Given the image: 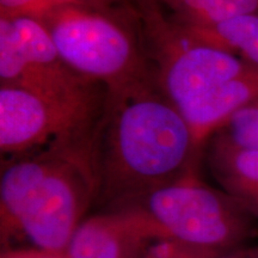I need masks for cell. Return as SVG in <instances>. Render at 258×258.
<instances>
[{
	"mask_svg": "<svg viewBox=\"0 0 258 258\" xmlns=\"http://www.w3.org/2000/svg\"><path fill=\"white\" fill-rule=\"evenodd\" d=\"M215 258H258L253 247L251 249H237L230 252L222 253Z\"/></svg>",
	"mask_w": 258,
	"mask_h": 258,
	"instance_id": "18",
	"label": "cell"
},
{
	"mask_svg": "<svg viewBox=\"0 0 258 258\" xmlns=\"http://www.w3.org/2000/svg\"><path fill=\"white\" fill-rule=\"evenodd\" d=\"M219 132L238 146L258 150V99L231 116Z\"/></svg>",
	"mask_w": 258,
	"mask_h": 258,
	"instance_id": "15",
	"label": "cell"
},
{
	"mask_svg": "<svg viewBox=\"0 0 258 258\" xmlns=\"http://www.w3.org/2000/svg\"><path fill=\"white\" fill-rule=\"evenodd\" d=\"M208 143V164L215 180L258 219V150L238 146L221 132Z\"/></svg>",
	"mask_w": 258,
	"mask_h": 258,
	"instance_id": "10",
	"label": "cell"
},
{
	"mask_svg": "<svg viewBox=\"0 0 258 258\" xmlns=\"http://www.w3.org/2000/svg\"><path fill=\"white\" fill-rule=\"evenodd\" d=\"M127 6H66L36 19L71 69L120 93L158 85L139 9Z\"/></svg>",
	"mask_w": 258,
	"mask_h": 258,
	"instance_id": "2",
	"label": "cell"
},
{
	"mask_svg": "<svg viewBox=\"0 0 258 258\" xmlns=\"http://www.w3.org/2000/svg\"><path fill=\"white\" fill-rule=\"evenodd\" d=\"M92 156L96 200L115 207L179 179L200 159L184 116L159 85L108 93Z\"/></svg>",
	"mask_w": 258,
	"mask_h": 258,
	"instance_id": "1",
	"label": "cell"
},
{
	"mask_svg": "<svg viewBox=\"0 0 258 258\" xmlns=\"http://www.w3.org/2000/svg\"><path fill=\"white\" fill-rule=\"evenodd\" d=\"M138 9L158 85L178 109L251 66L183 35L161 12L157 0H144Z\"/></svg>",
	"mask_w": 258,
	"mask_h": 258,
	"instance_id": "5",
	"label": "cell"
},
{
	"mask_svg": "<svg viewBox=\"0 0 258 258\" xmlns=\"http://www.w3.org/2000/svg\"><path fill=\"white\" fill-rule=\"evenodd\" d=\"M97 190L91 150H55L49 170L24 209L18 237L28 238L37 249L64 254Z\"/></svg>",
	"mask_w": 258,
	"mask_h": 258,
	"instance_id": "6",
	"label": "cell"
},
{
	"mask_svg": "<svg viewBox=\"0 0 258 258\" xmlns=\"http://www.w3.org/2000/svg\"><path fill=\"white\" fill-rule=\"evenodd\" d=\"M179 25L206 27L245 15H258V0H157Z\"/></svg>",
	"mask_w": 258,
	"mask_h": 258,
	"instance_id": "13",
	"label": "cell"
},
{
	"mask_svg": "<svg viewBox=\"0 0 258 258\" xmlns=\"http://www.w3.org/2000/svg\"><path fill=\"white\" fill-rule=\"evenodd\" d=\"M220 254L222 253L196 249L175 240H160L151 247L145 258H215Z\"/></svg>",
	"mask_w": 258,
	"mask_h": 258,
	"instance_id": "16",
	"label": "cell"
},
{
	"mask_svg": "<svg viewBox=\"0 0 258 258\" xmlns=\"http://www.w3.org/2000/svg\"><path fill=\"white\" fill-rule=\"evenodd\" d=\"M55 150L12 159L0 180V228L3 241L18 237V226L32 194L46 176Z\"/></svg>",
	"mask_w": 258,
	"mask_h": 258,
	"instance_id": "11",
	"label": "cell"
},
{
	"mask_svg": "<svg viewBox=\"0 0 258 258\" xmlns=\"http://www.w3.org/2000/svg\"><path fill=\"white\" fill-rule=\"evenodd\" d=\"M108 92L60 101L16 86H0V152L15 159L49 150L92 148Z\"/></svg>",
	"mask_w": 258,
	"mask_h": 258,
	"instance_id": "4",
	"label": "cell"
},
{
	"mask_svg": "<svg viewBox=\"0 0 258 258\" xmlns=\"http://www.w3.org/2000/svg\"><path fill=\"white\" fill-rule=\"evenodd\" d=\"M144 0H0V17L38 18L51 10L66 6H97L110 8L120 5H137Z\"/></svg>",
	"mask_w": 258,
	"mask_h": 258,
	"instance_id": "14",
	"label": "cell"
},
{
	"mask_svg": "<svg viewBox=\"0 0 258 258\" xmlns=\"http://www.w3.org/2000/svg\"><path fill=\"white\" fill-rule=\"evenodd\" d=\"M258 99V67L250 66L240 76L220 84L179 108L200 157L209 139L238 110Z\"/></svg>",
	"mask_w": 258,
	"mask_h": 258,
	"instance_id": "9",
	"label": "cell"
},
{
	"mask_svg": "<svg viewBox=\"0 0 258 258\" xmlns=\"http://www.w3.org/2000/svg\"><path fill=\"white\" fill-rule=\"evenodd\" d=\"M253 250H254V252H256L257 257H258V245H257V246H254V247H253Z\"/></svg>",
	"mask_w": 258,
	"mask_h": 258,
	"instance_id": "19",
	"label": "cell"
},
{
	"mask_svg": "<svg viewBox=\"0 0 258 258\" xmlns=\"http://www.w3.org/2000/svg\"><path fill=\"white\" fill-rule=\"evenodd\" d=\"M16 86L47 98L79 101L108 92L64 62L40 21L0 17V86Z\"/></svg>",
	"mask_w": 258,
	"mask_h": 258,
	"instance_id": "7",
	"label": "cell"
},
{
	"mask_svg": "<svg viewBox=\"0 0 258 258\" xmlns=\"http://www.w3.org/2000/svg\"><path fill=\"white\" fill-rule=\"evenodd\" d=\"M172 23L191 40L226 51L258 67V15L239 16L206 27Z\"/></svg>",
	"mask_w": 258,
	"mask_h": 258,
	"instance_id": "12",
	"label": "cell"
},
{
	"mask_svg": "<svg viewBox=\"0 0 258 258\" xmlns=\"http://www.w3.org/2000/svg\"><path fill=\"white\" fill-rule=\"evenodd\" d=\"M122 206L141 209L170 240L196 249L230 252L256 231V218L224 190L202 182L198 170Z\"/></svg>",
	"mask_w": 258,
	"mask_h": 258,
	"instance_id": "3",
	"label": "cell"
},
{
	"mask_svg": "<svg viewBox=\"0 0 258 258\" xmlns=\"http://www.w3.org/2000/svg\"><path fill=\"white\" fill-rule=\"evenodd\" d=\"M2 258H66V256L35 247L24 250H6Z\"/></svg>",
	"mask_w": 258,
	"mask_h": 258,
	"instance_id": "17",
	"label": "cell"
},
{
	"mask_svg": "<svg viewBox=\"0 0 258 258\" xmlns=\"http://www.w3.org/2000/svg\"><path fill=\"white\" fill-rule=\"evenodd\" d=\"M160 240L163 228L133 206L84 219L67 246L66 258H145Z\"/></svg>",
	"mask_w": 258,
	"mask_h": 258,
	"instance_id": "8",
	"label": "cell"
}]
</instances>
